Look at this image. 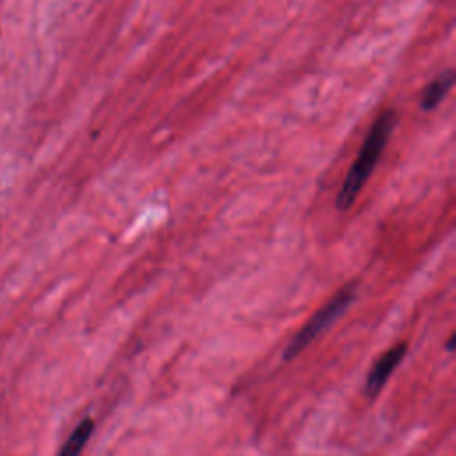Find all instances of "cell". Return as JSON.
Instances as JSON below:
<instances>
[{"instance_id":"1","label":"cell","mask_w":456,"mask_h":456,"mask_svg":"<svg viewBox=\"0 0 456 456\" xmlns=\"http://www.w3.org/2000/svg\"><path fill=\"white\" fill-rule=\"evenodd\" d=\"M395 123H397L395 112L383 110L370 125L367 137L360 148V153H358L356 160L353 162V166L338 191V196H337L338 210H347L354 203V200L360 194L362 187L365 185L367 178L374 171V167L390 139V134H392Z\"/></svg>"},{"instance_id":"2","label":"cell","mask_w":456,"mask_h":456,"mask_svg":"<svg viewBox=\"0 0 456 456\" xmlns=\"http://www.w3.org/2000/svg\"><path fill=\"white\" fill-rule=\"evenodd\" d=\"M354 299V285H347L340 289L322 308H319L310 321L296 333V337L287 344L283 351V360H292L296 354H299L322 330H326Z\"/></svg>"},{"instance_id":"3","label":"cell","mask_w":456,"mask_h":456,"mask_svg":"<svg viewBox=\"0 0 456 456\" xmlns=\"http://www.w3.org/2000/svg\"><path fill=\"white\" fill-rule=\"evenodd\" d=\"M404 354H406V344L401 342L379 356V360L374 363L372 370L367 374V381H365L367 395H370V397L378 395V392L387 383L388 376L394 372V369L399 365V362L403 360Z\"/></svg>"},{"instance_id":"4","label":"cell","mask_w":456,"mask_h":456,"mask_svg":"<svg viewBox=\"0 0 456 456\" xmlns=\"http://www.w3.org/2000/svg\"><path fill=\"white\" fill-rule=\"evenodd\" d=\"M454 84V73L452 69H447V71H442L433 82H429L424 91H422V96H420V105L424 110H431L435 109L444 98L445 94L451 91Z\"/></svg>"},{"instance_id":"5","label":"cell","mask_w":456,"mask_h":456,"mask_svg":"<svg viewBox=\"0 0 456 456\" xmlns=\"http://www.w3.org/2000/svg\"><path fill=\"white\" fill-rule=\"evenodd\" d=\"M93 428H94V424H93V420L89 417L82 419L78 422V426L71 431V435L68 436L64 445L61 447L59 456H80L82 449L86 447V444H87V440H89V436L93 433Z\"/></svg>"}]
</instances>
